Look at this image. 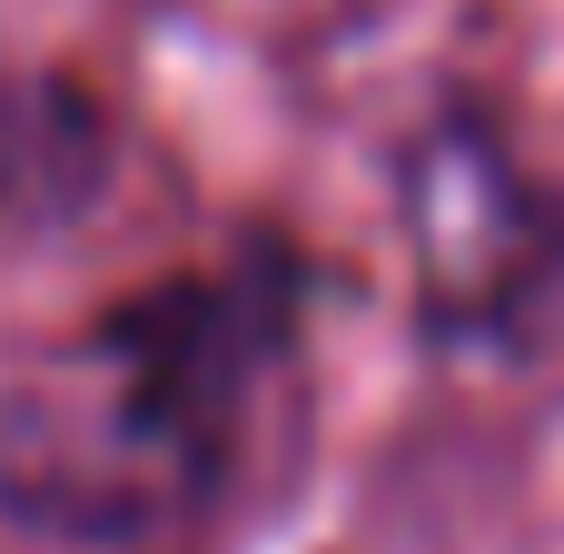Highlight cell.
Returning <instances> with one entry per match:
<instances>
[{
	"mask_svg": "<svg viewBox=\"0 0 564 554\" xmlns=\"http://www.w3.org/2000/svg\"><path fill=\"white\" fill-rule=\"evenodd\" d=\"M307 347V258L278 238L159 268L0 387V525L149 554L258 476V436Z\"/></svg>",
	"mask_w": 564,
	"mask_h": 554,
	"instance_id": "1",
	"label": "cell"
},
{
	"mask_svg": "<svg viewBox=\"0 0 564 554\" xmlns=\"http://www.w3.org/2000/svg\"><path fill=\"white\" fill-rule=\"evenodd\" d=\"M406 248H416V297L436 337H496L564 258L545 188L476 109L436 119L406 149Z\"/></svg>",
	"mask_w": 564,
	"mask_h": 554,
	"instance_id": "2",
	"label": "cell"
},
{
	"mask_svg": "<svg viewBox=\"0 0 564 554\" xmlns=\"http://www.w3.org/2000/svg\"><path fill=\"white\" fill-rule=\"evenodd\" d=\"M119 178V119L79 69L0 59V248L79 228Z\"/></svg>",
	"mask_w": 564,
	"mask_h": 554,
	"instance_id": "3",
	"label": "cell"
}]
</instances>
